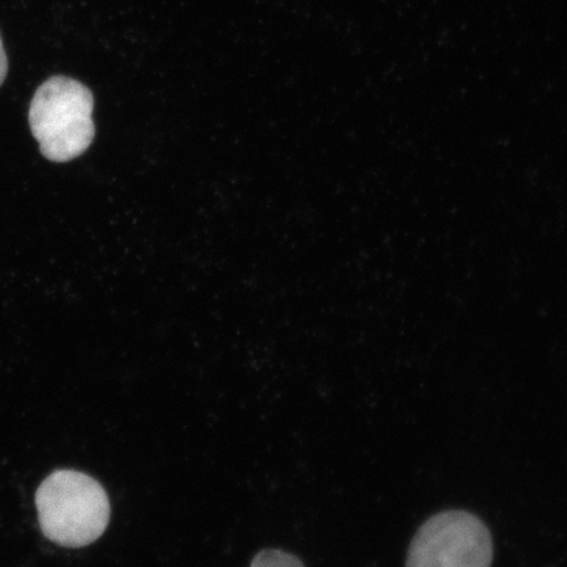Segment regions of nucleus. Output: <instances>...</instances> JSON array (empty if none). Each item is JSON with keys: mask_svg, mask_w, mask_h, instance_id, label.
Returning a JSON list of instances; mask_svg holds the SVG:
<instances>
[{"mask_svg": "<svg viewBox=\"0 0 567 567\" xmlns=\"http://www.w3.org/2000/svg\"><path fill=\"white\" fill-rule=\"evenodd\" d=\"M42 534L66 548L95 543L109 527L111 505L103 486L87 474L56 471L35 493Z\"/></svg>", "mask_w": 567, "mask_h": 567, "instance_id": "1", "label": "nucleus"}, {"mask_svg": "<svg viewBox=\"0 0 567 567\" xmlns=\"http://www.w3.org/2000/svg\"><path fill=\"white\" fill-rule=\"evenodd\" d=\"M94 96L73 78L55 75L35 91L30 109V125L40 152L49 161H73L95 138Z\"/></svg>", "mask_w": 567, "mask_h": 567, "instance_id": "2", "label": "nucleus"}, {"mask_svg": "<svg viewBox=\"0 0 567 567\" xmlns=\"http://www.w3.org/2000/svg\"><path fill=\"white\" fill-rule=\"evenodd\" d=\"M491 530L478 516L461 509L436 514L417 529L406 567H491Z\"/></svg>", "mask_w": 567, "mask_h": 567, "instance_id": "3", "label": "nucleus"}, {"mask_svg": "<svg viewBox=\"0 0 567 567\" xmlns=\"http://www.w3.org/2000/svg\"><path fill=\"white\" fill-rule=\"evenodd\" d=\"M251 567H305L303 564L290 553L279 549H264L252 559Z\"/></svg>", "mask_w": 567, "mask_h": 567, "instance_id": "4", "label": "nucleus"}, {"mask_svg": "<svg viewBox=\"0 0 567 567\" xmlns=\"http://www.w3.org/2000/svg\"><path fill=\"white\" fill-rule=\"evenodd\" d=\"M7 73H9V60H7L3 42L0 39V86H2Z\"/></svg>", "mask_w": 567, "mask_h": 567, "instance_id": "5", "label": "nucleus"}]
</instances>
